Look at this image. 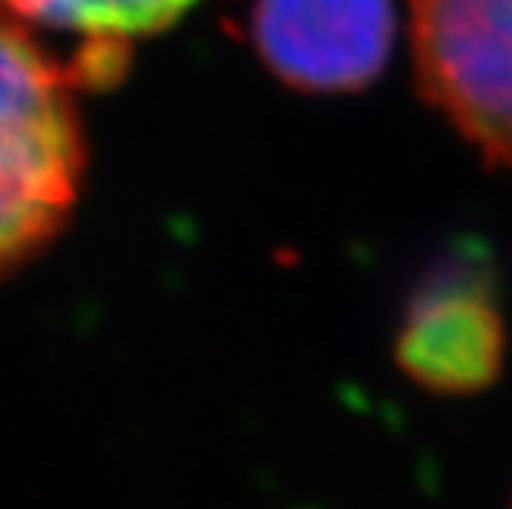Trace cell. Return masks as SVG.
<instances>
[{
    "label": "cell",
    "mask_w": 512,
    "mask_h": 509,
    "mask_svg": "<svg viewBox=\"0 0 512 509\" xmlns=\"http://www.w3.org/2000/svg\"><path fill=\"white\" fill-rule=\"evenodd\" d=\"M70 63L0 7V275L63 229L80 192L83 126Z\"/></svg>",
    "instance_id": "obj_1"
},
{
    "label": "cell",
    "mask_w": 512,
    "mask_h": 509,
    "mask_svg": "<svg viewBox=\"0 0 512 509\" xmlns=\"http://www.w3.org/2000/svg\"><path fill=\"white\" fill-rule=\"evenodd\" d=\"M423 93L512 166V0H410Z\"/></svg>",
    "instance_id": "obj_2"
},
{
    "label": "cell",
    "mask_w": 512,
    "mask_h": 509,
    "mask_svg": "<svg viewBox=\"0 0 512 509\" xmlns=\"http://www.w3.org/2000/svg\"><path fill=\"white\" fill-rule=\"evenodd\" d=\"M506 331L493 301V272L470 255L423 278L397 334L403 374L437 394H476L503 371Z\"/></svg>",
    "instance_id": "obj_3"
},
{
    "label": "cell",
    "mask_w": 512,
    "mask_h": 509,
    "mask_svg": "<svg viewBox=\"0 0 512 509\" xmlns=\"http://www.w3.org/2000/svg\"><path fill=\"white\" fill-rule=\"evenodd\" d=\"M394 0H258L252 40L265 67L298 90H361L394 47Z\"/></svg>",
    "instance_id": "obj_4"
},
{
    "label": "cell",
    "mask_w": 512,
    "mask_h": 509,
    "mask_svg": "<svg viewBox=\"0 0 512 509\" xmlns=\"http://www.w3.org/2000/svg\"><path fill=\"white\" fill-rule=\"evenodd\" d=\"M199 0H0L10 17L50 30H73L86 43H129L159 34Z\"/></svg>",
    "instance_id": "obj_5"
}]
</instances>
